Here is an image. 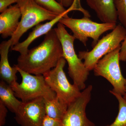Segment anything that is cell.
<instances>
[{
    "mask_svg": "<svg viewBox=\"0 0 126 126\" xmlns=\"http://www.w3.org/2000/svg\"><path fill=\"white\" fill-rule=\"evenodd\" d=\"M21 16L20 9L17 4L11 5L0 15V34L5 39L12 37L18 29Z\"/></svg>",
    "mask_w": 126,
    "mask_h": 126,
    "instance_id": "obj_11",
    "label": "cell"
},
{
    "mask_svg": "<svg viewBox=\"0 0 126 126\" xmlns=\"http://www.w3.org/2000/svg\"><path fill=\"white\" fill-rule=\"evenodd\" d=\"M16 122L21 126H41L46 115L44 99L38 98L23 102L15 113Z\"/></svg>",
    "mask_w": 126,
    "mask_h": 126,
    "instance_id": "obj_10",
    "label": "cell"
},
{
    "mask_svg": "<svg viewBox=\"0 0 126 126\" xmlns=\"http://www.w3.org/2000/svg\"><path fill=\"white\" fill-rule=\"evenodd\" d=\"M64 15L58 16L54 19L45 24L37 25L33 29V31L29 34L27 38L23 42L19 43L11 48V50L19 52L20 55H24L29 50V46L35 40L40 36L46 35L52 29L55 24L63 17H68Z\"/></svg>",
    "mask_w": 126,
    "mask_h": 126,
    "instance_id": "obj_12",
    "label": "cell"
},
{
    "mask_svg": "<svg viewBox=\"0 0 126 126\" xmlns=\"http://www.w3.org/2000/svg\"><path fill=\"white\" fill-rule=\"evenodd\" d=\"M11 86L5 81L0 82V101L12 112L15 113L18 111L22 102L16 98Z\"/></svg>",
    "mask_w": 126,
    "mask_h": 126,
    "instance_id": "obj_15",
    "label": "cell"
},
{
    "mask_svg": "<svg viewBox=\"0 0 126 126\" xmlns=\"http://www.w3.org/2000/svg\"><path fill=\"white\" fill-rule=\"evenodd\" d=\"M59 23L70 29L73 36L86 46L88 38L93 39L92 46L96 44L100 36L109 31H112L116 26V23H99L93 21L89 17L81 19L63 17Z\"/></svg>",
    "mask_w": 126,
    "mask_h": 126,
    "instance_id": "obj_5",
    "label": "cell"
},
{
    "mask_svg": "<svg viewBox=\"0 0 126 126\" xmlns=\"http://www.w3.org/2000/svg\"><path fill=\"white\" fill-rule=\"evenodd\" d=\"M54 29L63 47V58L68 63L69 77L73 80L74 84L79 90H84L90 71L75 52L74 44L76 39L68 33L65 26L61 23H58Z\"/></svg>",
    "mask_w": 126,
    "mask_h": 126,
    "instance_id": "obj_2",
    "label": "cell"
},
{
    "mask_svg": "<svg viewBox=\"0 0 126 126\" xmlns=\"http://www.w3.org/2000/svg\"><path fill=\"white\" fill-rule=\"evenodd\" d=\"M41 126H62V121L46 115L43 119Z\"/></svg>",
    "mask_w": 126,
    "mask_h": 126,
    "instance_id": "obj_20",
    "label": "cell"
},
{
    "mask_svg": "<svg viewBox=\"0 0 126 126\" xmlns=\"http://www.w3.org/2000/svg\"><path fill=\"white\" fill-rule=\"evenodd\" d=\"M120 23L126 29V0H113Z\"/></svg>",
    "mask_w": 126,
    "mask_h": 126,
    "instance_id": "obj_19",
    "label": "cell"
},
{
    "mask_svg": "<svg viewBox=\"0 0 126 126\" xmlns=\"http://www.w3.org/2000/svg\"><path fill=\"white\" fill-rule=\"evenodd\" d=\"M66 62L63 58H61L55 67L43 75L46 83L56 93L57 97L68 106L81 92L78 87L68 80L64 71Z\"/></svg>",
    "mask_w": 126,
    "mask_h": 126,
    "instance_id": "obj_7",
    "label": "cell"
},
{
    "mask_svg": "<svg viewBox=\"0 0 126 126\" xmlns=\"http://www.w3.org/2000/svg\"><path fill=\"white\" fill-rule=\"evenodd\" d=\"M11 46L10 39L1 42L0 45V77L2 81L11 85L17 79V68L14 65L12 67L9 63L8 53Z\"/></svg>",
    "mask_w": 126,
    "mask_h": 126,
    "instance_id": "obj_14",
    "label": "cell"
},
{
    "mask_svg": "<svg viewBox=\"0 0 126 126\" xmlns=\"http://www.w3.org/2000/svg\"><path fill=\"white\" fill-rule=\"evenodd\" d=\"M121 46L104 56L97 63L93 70L95 76L103 77L112 84V91L123 96L126 79L122 74L119 65Z\"/></svg>",
    "mask_w": 126,
    "mask_h": 126,
    "instance_id": "obj_8",
    "label": "cell"
},
{
    "mask_svg": "<svg viewBox=\"0 0 126 126\" xmlns=\"http://www.w3.org/2000/svg\"><path fill=\"white\" fill-rule=\"evenodd\" d=\"M63 56L61 42L55 29H52L40 44L20 54L14 65L31 74L44 75L55 67Z\"/></svg>",
    "mask_w": 126,
    "mask_h": 126,
    "instance_id": "obj_1",
    "label": "cell"
},
{
    "mask_svg": "<svg viewBox=\"0 0 126 126\" xmlns=\"http://www.w3.org/2000/svg\"><path fill=\"white\" fill-rule=\"evenodd\" d=\"M44 104L46 115L61 120L65 114L68 106L57 96L52 100L44 99Z\"/></svg>",
    "mask_w": 126,
    "mask_h": 126,
    "instance_id": "obj_16",
    "label": "cell"
},
{
    "mask_svg": "<svg viewBox=\"0 0 126 126\" xmlns=\"http://www.w3.org/2000/svg\"><path fill=\"white\" fill-rule=\"evenodd\" d=\"M93 86L89 85L68 105L62 119V126H96L87 117L86 109L92 96Z\"/></svg>",
    "mask_w": 126,
    "mask_h": 126,
    "instance_id": "obj_9",
    "label": "cell"
},
{
    "mask_svg": "<svg viewBox=\"0 0 126 126\" xmlns=\"http://www.w3.org/2000/svg\"><path fill=\"white\" fill-rule=\"evenodd\" d=\"M38 4L58 15H64L68 16V12L73 10L72 7L66 10L56 0H34Z\"/></svg>",
    "mask_w": 126,
    "mask_h": 126,
    "instance_id": "obj_18",
    "label": "cell"
},
{
    "mask_svg": "<svg viewBox=\"0 0 126 126\" xmlns=\"http://www.w3.org/2000/svg\"><path fill=\"white\" fill-rule=\"evenodd\" d=\"M7 111V108L0 101V126H4L5 124Z\"/></svg>",
    "mask_w": 126,
    "mask_h": 126,
    "instance_id": "obj_22",
    "label": "cell"
},
{
    "mask_svg": "<svg viewBox=\"0 0 126 126\" xmlns=\"http://www.w3.org/2000/svg\"><path fill=\"white\" fill-rule=\"evenodd\" d=\"M64 7H70L74 5L77 8L81 6L79 0H56Z\"/></svg>",
    "mask_w": 126,
    "mask_h": 126,
    "instance_id": "obj_21",
    "label": "cell"
},
{
    "mask_svg": "<svg viewBox=\"0 0 126 126\" xmlns=\"http://www.w3.org/2000/svg\"><path fill=\"white\" fill-rule=\"evenodd\" d=\"M116 97L119 103V111L114 121L110 125L105 126H126V101L121 94L109 91Z\"/></svg>",
    "mask_w": 126,
    "mask_h": 126,
    "instance_id": "obj_17",
    "label": "cell"
},
{
    "mask_svg": "<svg viewBox=\"0 0 126 126\" xmlns=\"http://www.w3.org/2000/svg\"><path fill=\"white\" fill-rule=\"evenodd\" d=\"M86 2L102 23L116 24L118 18L113 0H86Z\"/></svg>",
    "mask_w": 126,
    "mask_h": 126,
    "instance_id": "obj_13",
    "label": "cell"
},
{
    "mask_svg": "<svg viewBox=\"0 0 126 126\" xmlns=\"http://www.w3.org/2000/svg\"><path fill=\"white\" fill-rule=\"evenodd\" d=\"M126 36V29L121 25L116 26L109 33L99 40L90 51H79L78 56L89 71L93 70L97 63L104 56L121 45Z\"/></svg>",
    "mask_w": 126,
    "mask_h": 126,
    "instance_id": "obj_6",
    "label": "cell"
},
{
    "mask_svg": "<svg viewBox=\"0 0 126 126\" xmlns=\"http://www.w3.org/2000/svg\"><path fill=\"white\" fill-rule=\"evenodd\" d=\"M119 60L120 61H126V36L121 44L119 52Z\"/></svg>",
    "mask_w": 126,
    "mask_h": 126,
    "instance_id": "obj_24",
    "label": "cell"
},
{
    "mask_svg": "<svg viewBox=\"0 0 126 126\" xmlns=\"http://www.w3.org/2000/svg\"><path fill=\"white\" fill-rule=\"evenodd\" d=\"M123 97L124 99L126 101V82H125V94Z\"/></svg>",
    "mask_w": 126,
    "mask_h": 126,
    "instance_id": "obj_25",
    "label": "cell"
},
{
    "mask_svg": "<svg viewBox=\"0 0 126 126\" xmlns=\"http://www.w3.org/2000/svg\"><path fill=\"white\" fill-rule=\"evenodd\" d=\"M16 4L20 9L21 19L17 30L11 38V48L19 43L21 36L30 29L59 16L40 6L34 0H18Z\"/></svg>",
    "mask_w": 126,
    "mask_h": 126,
    "instance_id": "obj_4",
    "label": "cell"
},
{
    "mask_svg": "<svg viewBox=\"0 0 126 126\" xmlns=\"http://www.w3.org/2000/svg\"><path fill=\"white\" fill-rule=\"evenodd\" d=\"M17 68L22 81L20 83L16 81L10 86L21 101L26 102L40 97L52 100L56 97V93L46 83L44 75H33Z\"/></svg>",
    "mask_w": 126,
    "mask_h": 126,
    "instance_id": "obj_3",
    "label": "cell"
},
{
    "mask_svg": "<svg viewBox=\"0 0 126 126\" xmlns=\"http://www.w3.org/2000/svg\"><path fill=\"white\" fill-rule=\"evenodd\" d=\"M18 0H0V12L6 10L12 4L17 3Z\"/></svg>",
    "mask_w": 126,
    "mask_h": 126,
    "instance_id": "obj_23",
    "label": "cell"
}]
</instances>
